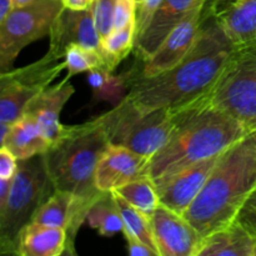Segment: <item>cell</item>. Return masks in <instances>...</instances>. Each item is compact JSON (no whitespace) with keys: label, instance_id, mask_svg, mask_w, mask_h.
<instances>
[{"label":"cell","instance_id":"37","mask_svg":"<svg viewBox=\"0 0 256 256\" xmlns=\"http://www.w3.org/2000/svg\"><path fill=\"white\" fill-rule=\"evenodd\" d=\"M242 210H256V190L252 194V196L249 198V200L246 202V204L244 205Z\"/></svg>","mask_w":256,"mask_h":256},{"label":"cell","instance_id":"11","mask_svg":"<svg viewBox=\"0 0 256 256\" xmlns=\"http://www.w3.org/2000/svg\"><path fill=\"white\" fill-rule=\"evenodd\" d=\"M219 156L220 155L208 158L179 170L170 176L152 180L159 195L160 204L178 214L184 215L202 192Z\"/></svg>","mask_w":256,"mask_h":256},{"label":"cell","instance_id":"39","mask_svg":"<svg viewBox=\"0 0 256 256\" xmlns=\"http://www.w3.org/2000/svg\"><path fill=\"white\" fill-rule=\"evenodd\" d=\"M34 2V0H12V8H19V6H24V5L29 4V2Z\"/></svg>","mask_w":256,"mask_h":256},{"label":"cell","instance_id":"9","mask_svg":"<svg viewBox=\"0 0 256 256\" xmlns=\"http://www.w3.org/2000/svg\"><path fill=\"white\" fill-rule=\"evenodd\" d=\"M65 69L64 60L48 50L42 59L0 72V122L12 124L24 115L28 104L49 86Z\"/></svg>","mask_w":256,"mask_h":256},{"label":"cell","instance_id":"22","mask_svg":"<svg viewBox=\"0 0 256 256\" xmlns=\"http://www.w3.org/2000/svg\"><path fill=\"white\" fill-rule=\"evenodd\" d=\"M89 226L98 230L102 236H114L124 229V220L115 202L112 192H102L92 202L86 215Z\"/></svg>","mask_w":256,"mask_h":256},{"label":"cell","instance_id":"41","mask_svg":"<svg viewBox=\"0 0 256 256\" xmlns=\"http://www.w3.org/2000/svg\"><path fill=\"white\" fill-rule=\"evenodd\" d=\"M254 256H256V244H255V248H254Z\"/></svg>","mask_w":256,"mask_h":256},{"label":"cell","instance_id":"33","mask_svg":"<svg viewBox=\"0 0 256 256\" xmlns=\"http://www.w3.org/2000/svg\"><path fill=\"white\" fill-rule=\"evenodd\" d=\"M238 222H242L256 236V210H242L238 216Z\"/></svg>","mask_w":256,"mask_h":256},{"label":"cell","instance_id":"26","mask_svg":"<svg viewBox=\"0 0 256 256\" xmlns=\"http://www.w3.org/2000/svg\"><path fill=\"white\" fill-rule=\"evenodd\" d=\"M88 72V82L96 99L106 100L115 105L125 98L124 92L128 89L126 76L114 75L105 68H95Z\"/></svg>","mask_w":256,"mask_h":256},{"label":"cell","instance_id":"4","mask_svg":"<svg viewBox=\"0 0 256 256\" xmlns=\"http://www.w3.org/2000/svg\"><path fill=\"white\" fill-rule=\"evenodd\" d=\"M109 145L99 118L72 125L66 136L42 154L55 190L69 192L92 204L102 192L95 186V172Z\"/></svg>","mask_w":256,"mask_h":256},{"label":"cell","instance_id":"24","mask_svg":"<svg viewBox=\"0 0 256 256\" xmlns=\"http://www.w3.org/2000/svg\"><path fill=\"white\" fill-rule=\"evenodd\" d=\"M112 194H114L115 202H116L122 220H124V229H122V232H126L134 235V236H136L144 244H146L156 254V256H160L159 250H158L156 244H155L154 235H152L150 216H148L146 214H144L139 209H136L132 204H129L118 192H112Z\"/></svg>","mask_w":256,"mask_h":256},{"label":"cell","instance_id":"8","mask_svg":"<svg viewBox=\"0 0 256 256\" xmlns=\"http://www.w3.org/2000/svg\"><path fill=\"white\" fill-rule=\"evenodd\" d=\"M62 6V0H34L10 10L0 24V72L14 68L25 46L49 35Z\"/></svg>","mask_w":256,"mask_h":256},{"label":"cell","instance_id":"30","mask_svg":"<svg viewBox=\"0 0 256 256\" xmlns=\"http://www.w3.org/2000/svg\"><path fill=\"white\" fill-rule=\"evenodd\" d=\"M19 160L5 145L0 146V179L12 180L18 170Z\"/></svg>","mask_w":256,"mask_h":256},{"label":"cell","instance_id":"3","mask_svg":"<svg viewBox=\"0 0 256 256\" xmlns=\"http://www.w3.org/2000/svg\"><path fill=\"white\" fill-rule=\"evenodd\" d=\"M256 190V132L222 152L184 216L200 238L236 222Z\"/></svg>","mask_w":256,"mask_h":256},{"label":"cell","instance_id":"29","mask_svg":"<svg viewBox=\"0 0 256 256\" xmlns=\"http://www.w3.org/2000/svg\"><path fill=\"white\" fill-rule=\"evenodd\" d=\"M136 10L135 0H116L114 29H122L130 24H136Z\"/></svg>","mask_w":256,"mask_h":256},{"label":"cell","instance_id":"13","mask_svg":"<svg viewBox=\"0 0 256 256\" xmlns=\"http://www.w3.org/2000/svg\"><path fill=\"white\" fill-rule=\"evenodd\" d=\"M152 235L160 256H195L202 240L192 224L160 204L150 216Z\"/></svg>","mask_w":256,"mask_h":256},{"label":"cell","instance_id":"18","mask_svg":"<svg viewBox=\"0 0 256 256\" xmlns=\"http://www.w3.org/2000/svg\"><path fill=\"white\" fill-rule=\"evenodd\" d=\"M255 244V235L236 220L202 238L195 256H254Z\"/></svg>","mask_w":256,"mask_h":256},{"label":"cell","instance_id":"14","mask_svg":"<svg viewBox=\"0 0 256 256\" xmlns=\"http://www.w3.org/2000/svg\"><path fill=\"white\" fill-rule=\"evenodd\" d=\"M210 0H162L142 32L135 38L134 52L140 62L148 59L178 24Z\"/></svg>","mask_w":256,"mask_h":256},{"label":"cell","instance_id":"28","mask_svg":"<svg viewBox=\"0 0 256 256\" xmlns=\"http://www.w3.org/2000/svg\"><path fill=\"white\" fill-rule=\"evenodd\" d=\"M115 4L116 0H95L92 4L95 26L100 39L114 30Z\"/></svg>","mask_w":256,"mask_h":256},{"label":"cell","instance_id":"34","mask_svg":"<svg viewBox=\"0 0 256 256\" xmlns=\"http://www.w3.org/2000/svg\"><path fill=\"white\" fill-rule=\"evenodd\" d=\"M95 0H62L64 8L74 10H84L92 6Z\"/></svg>","mask_w":256,"mask_h":256},{"label":"cell","instance_id":"15","mask_svg":"<svg viewBox=\"0 0 256 256\" xmlns=\"http://www.w3.org/2000/svg\"><path fill=\"white\" fill-rule=\"evenodd\" d=\"M92 205V202L72 192L55 190L40 205L32 222L64 229L68 234L66 252L74 254L75 236L82 222H86L88 212Z\"/></svg>","mask_w":256,"mask_h":256},{"label":"cell","instance_id":"36","mask_svg":"<svg viewBox=\"0 0 256 256\" xmlns=\"http://www.w3.org/2000/svg\"><path fill=\"white\" fill-rule=\"evenodd\" d=\"M12 9V0H0V24Z\"/></svg>","mask_w":256,"mask_h":256},{"label":"cell","instance_id":"16","mask_svg":"<svg viewBox=\"0 0 256 256\" xmlns=\"http://www.w3.org/2000/svg\"><path fill=\"white\" fill-rule=\"evenodd\" d=\"M74 92L75 89L70 82V79L65 78L59 84L45 88L30 100L25 109L24 115H29L34 119L50 144L59 142L72 130V126L62 124L60 112Z\"/></svg>","mask_w":256,"mask_h":256},{"label":"cell","instance_id":"1","mask_svg":"<svg viewBox=\"0 0 256 256\" xmlns=\"http://www.w3.org/2000/svg\"><path fill=\"white\" fill-rule=\"evenodd\" d=\"M206 6L194 45L175 66L155 76H126V96L140 112L186 106L209 94L219 79L235 44Z\"/></svg>","mask_w":256,"mask_h":256},{"label":"cell","instance_id":"5","mask_svg":"<svg viewBox=\"0 0 256 256\" xmlns=\"http://www.w3.org/2000/svg\"><path fill=\"white\" fill-rule=\"evenodd\" d=\"M54 192L44 155L19 160L0 216V255H15L20 232Z\"/></svg>","mask_w":256,"mask_h":256},{"label":"cell","instance_id":"6","mask_svg":"<svg viewBox=\"0 0 256 256\" xmlns=\"http://www.w3.org/2000/svg\"><path fill=\"white\" fill-rule=\"evenodd\" d=\"M176 115L178 109L168 108L142 112L125 95L112 110L98 118L110 144L152 158L169 139Z\"/></svg>","mask_w":256,"mask_h":256},{"label":"cell","instance_id":"20","mask_svg":"<svg viewBox=\"0 0 256 256\" xmlns=\"http://www.w3.org/2000/svg\"><path fill=\"white\" fill-rule=\"evenodd\" d=\"M2 145H5L18 160H25L35 155L45 154L52 144L42 135L34 119L29 115H22L20 119L10 124Z\"/></svg>","mask_w":256,"mask_h":256},{"label":"cell","instance_id":"2","mask_svg":"<svg viewBox=\"0 0 256 256\" xmlns=\"http://www.w3.org/2000/svg\"><path fill=\"white\" fill-rule=\"evenodd\" d=\"M249 132L236 119L215 106L209 94L178 109L169 139L149 159L148 176L162 179L208 158L216 156Z\"/></svg>","mask_w":256,"mask_h":256},{"label":"cell","instance_id":"12","mask_svg":"<svg viewBox=\"0 0 256 256\" xmlns=\"http://www.w3.org/2000/svg\"><path fill=\"white\" fill-rule=\"evenodd\" d=\"M49 36V52L59 59H64L68 48L72 45H82L102 52L100 36L94 22L92 5L84 10H74L62 6L52 22Z\"/></svg>","mask_w":256,"mask_h":256},{"label":"cell","instance_id":"35","mask_svg":"<svg viewBox=\"0 0 256 256\" xmlns=\"http://www.w3.org/2000/svg\"><path fill=\"white\" fill-rule=\"evenodd\" d=\"M10 184H12V180H2L0 179V216L2 214V210H4L5 202H6L8 194H9Z\"/></svg>","mask_w":256,"mask_h":256},{"label":"cell","instance_id":"27","mask_svg":"<svg viewBox=\"0 0 256 256\" xmlns=\"http://www.w3.org/2000/svg\"><path fill=\"white\" fill-rule=\"evenodd\" d=\"M62 60H64L65 69L68 70L66 78H69V79L74 75L84 72H90L95 68H105L106 69L102 52L82 46V45H72V46L68 48Z\"/></svg>","mask_w":256,"mask_h":256},{"label":"cell","instance_id":"10","mask_svg":"<svg viewBox=\"0 0 256 256\" xmlns=\"http://www.w3.org/2000/svg\"><path fill=\"white\" fill-rule=\"evenodd\" d=\"M205 6L192 12L189 16L178 24L162 40L159 48L148 59L142 60V68L135 74L130 75L155 76L175 66L194 45L204 19Z\"/></svg>","mask_w":256,"mask_h":256},{"label":"cell","instance_id":"31","mask_svg":"<svg viewBox=\"0 0 256 256\" xmlns=\"http://www.w3.org/2000/svg\"><path fill=\"white\" fill-rule=\"evenodd\" d=\"M162 0H145L144 2H142L140 5H138L136 10V35L144 30V28L146 26V24L149 22L150 18L154 14L155 10L158 9V6L160 5Z\"/></svg>","mask_w":256,"mask_h":256},{"label":"cell","instance_id":"38","mask_svg":"<svg viewBox=\"0 0 256 256\" xmlns=\"http://www.w3.org/2000/svg\"><path fill=\"white\" fill-rule=\"evenodd\" d=\"M9 128L10 124H8V122H0V146L4 144L5 136H6L8 132H9Z\"/></svg>","mask_w":256,"mask_h":256},{"label":"cell","instance_id":"19","mask_svg":"<svg viewBox=\"0 0 256 256\" xmlns=\"http://www.w3.org/2000/svg\"><path fill=\"white\" fill-rule=\"evenodd\" d=\"M68 234L62 228L29 222L18 238L19 256H59L66 252Z\"/></svg>","mask_w":256,"mask_h":256},{"label":"cell","instance_id":"23","mask_svg":"<svg viewBox=\"0 0 256 256\" xmlns=\"http://www.w3.org/2000/svg\"><path fill=\"white\" fill-rule=\"evenodd\" d=\"M136 24H130L122 29H114L106 36L100 39L102 55L108 70L114 72L115 68L134 50Z\"/></svg>","mask_w":256,"mask_h":256},{"label":"cell","instance_id":"25","mask_svg":"<svg viewBox=\"0 0 256 256\" xmlns=\"http://www.w3.org/2000/svg\"><path fill=\"white\" fill-rule=\"evenodd\" d=\"M115 192H118L129 204L146 214L148 216H152L155 209L160 205L156 188H155L154 182L149 176L134 180V182L116 189Z\"/></svg>","mask_w":256,"mask_h":256},{"label":"cell","instance_id":"7","mask_svg":"<svg viewBox=\"0 0 256 256\" xmlns=\"http://www.w3.org/2000/svg\"><path fill=\"white\" fill-rule=\"evenodd\" d=\"M209 98L249 134L256 132V40L235 45Z\"/></svg>","mask_w":256,"mask_h":256},{"label":"cell","instance_id":"32","mask_svg":"<svg viewBox=\"0 0 256 256\" xmlns=\"http://www.w3.org/2000/svg\"><path fill=\"white\" fill-rule=\"evenodd\" d=\"M128 242V252L132 256H156L154 252L146 244L138 239L136 236L132 235L130 232H122Z\"/></svg>","mask_w":256,"mask_h":256},{"label":"cell","instance_id":"40","mask_svg":"<svg viewBox=\"0 0 256 256\" xmlns=\"http://www.w3.org/2000/svg\"><path fill=\"white\" fill-rule=\"evenodd\" d=\"M135 2H136V5H140V4H142V2H144L145 0H135Z\"/></svg>","mask_w":256,"mask_h":256},{"label":"cell","instance_id":"17","mask_svg":"<svg viewBox=\"0 0 256 256\" xmlns=\"http://www.w3.org/2000/svg\"><path fill=\"white\" fill-rule=\"evenodd\" d=\"M150 158L119 145H109L95 172V186L100 192H115L119 188L148 176Z\"/></svg>","mask_w":256,"mask_h":256},{"label":"cell","instance_id":"21","mask_svg":"<svg viewBox=\"0 0 256 256\" xmlns=\"http://www.w3.org/2000/svg\"><path fill=\"white\" fill-rule=\"evenodd\" d=\"M218 19L235 45L256 40V0H232Z\"/></svg>","mask_w":256,"mask_h":256}]
</instances>
